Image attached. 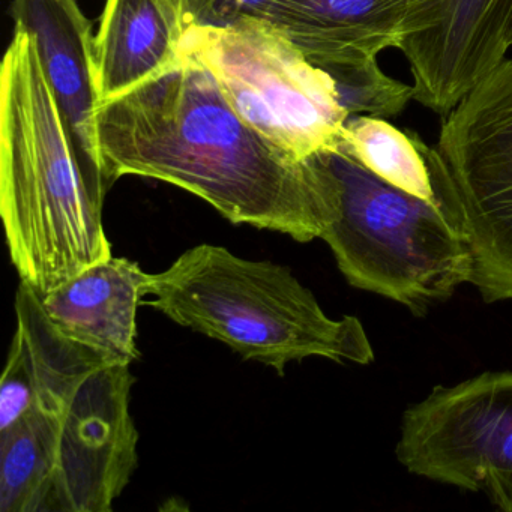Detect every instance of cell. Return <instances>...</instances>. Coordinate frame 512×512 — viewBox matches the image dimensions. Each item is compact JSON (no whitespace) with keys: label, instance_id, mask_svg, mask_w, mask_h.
<instances>
[{"label":"cell","instance_id":"1","mask_svg":"<svg viewBox=\"0 0 512 512\" xmlns=\"http://www.w3.org/2000/svg\"><path fill=\"white\" fill-rule=\"evenodd\" d=\"M0 383V511L109 512L136 472L131 365L65 337L20 283Z\"/></svg>","mask_w":512,"mask_h":512},{"label":"cell","instance_id":"2","mask_svg":"<svg viewBox=\"0 0 512 512\" xmlns=\"http://www.w3.org/2000/svg\"><path fill=\"white\" fill-rule=\"evenodd\" d=\"M110 187L122 176L169 182L236 226L320 239L332 215V178L319 154L298 160L247 124L211 74L182 59L97 110Z\"/></svg>","mask_w":512,"mask_h":512},{"label":"cell","instance_id":"3","mask_svg":"<svg viewBox=\"0 0 512 512\" xmlns=\"http://www.w3.org/2000/svg\"><path fill=\"white\" fill-rule=\"evenodd\" d=\"M109 190L77 149L34 37L16 26L0 68V215L11 262L40 298L112 257Z\"/></svg>","mask_w":512,"mask_h":512},{"label":"cell","instance_id":"4","mask_svg":"<svg viewBox=\"0 0 512 512\" xmlns=\"http://www.w3.org/2000/svg\"><path fill=\"white\" fill-rule=\"evenodd\" d=\"M148 302L172 322L214 338L245 361L274 368L323 358L370 365L373 346L355 316L332 319L286 266L200 244L149 274Z\"/></svg>","mask_w":512,"mask_h":512},{"label":"cell","instance_id":"5","mask_svg":"<svg viewBox=\"0 0 512 512\" xmlns=\"http://www.w3.org/2000/svg\"><path fill=\"white\" fill-rule=\"evenodd\" d=\"M320 155L332 176L320 239L350 286L421 317L470 283L469 245L442 203L392 187L341 149Z\"/></svg>","mask_w":512,"mask_h":512},{"label":"cell","instance_id":"6","mask_svg":"<svg viewBox=\"0 0 512 512\" xmlns=\"http://www.w3.org/2000/svg\"><path fill=\"white\" fill-rule=\"evenodd\" d=\"M182 52L199 62L232 109L298 160L337 151L347 115L334 79L265 17L191 25Z\"/></svg>","mask_w":512,"mask_h":512},{"label":"cell","instance_id":"7","mask_svg":"<svg viewBox=\"0 0 512 512\" xmlns=\"http://www.w3.org/2000/svg\"><path fill=\"white\" fill-rule=\"evenodd\" d=\"M421 146L437 199L469 245V284L487 304L512 301V59L443 116L436 145Z\"/></svg>","mask_w":512,"mask_h":512},{"label":"cell","instance_id":"8","mask_svg":"<svg viewBox=\"0 0 512 512\" xmlns=\"http://www.w3.org/2000/svg\"><path fill=\"white\" fill-rule=\"evenodd\" d=\"M395 455L412 475L512 512V371L433 388L404 410Z\"/></svg>","mask_w":512,"mask_h":512},{"label":"cell","instance_id":"9","mask_svg":"<svg viewBox=\"0 0 512 512\" xmlns=\"http://www.w3.org/2000/svg\"><path fill=\"white\" fill-rule=\"evenodd\" d=\"M398 50L415 101L446 116L512 50V0H407Z\"/></svg>","mask_w":512,"mask_h":512},{"label":"cell","instance_id":"10","mask_svg":"<svg viewBox=\"0 0 512 512\" xmlns=\"http://www.w3.org/2000/svg\"><path fill=\"white\" fill-rule=\"evenodd\" d=\"M16 26L31 32L86 167L104 179L97 140L92 25L77 0H14ZM109 184V182H107ZM110 187V184H109Z\"/></svg>","mask_w":512,"mask_h":512},{"label":"cell","instance_id":"11","mask_svg":"<svg viewBox=\"0 0 512 512\" xmlns=\"http://www.w3.org/2000/svg\"><path fill=\"white\" fill-rule=\"evenodd\" d=\"M148 278L139 263L112 256L83 269L41 302L65 337L115 364L131 365L139 359L137 310Z\"/></svg>","mask_w":512,"mask_h":512},{"label":"cell","instance_id":"12","mask_svg":"<svg viewBox=\"0 0 512 512\" xmlns=\"http://www.w3.org/2000/svg\"><path fill=\"white\" fill-rule=\"evenodd\" d=\"M406 16L407 0H272L265 19L326 70L398 49Z\"/></svg>","mask_w":512,"mask_h":512},{"label":"cell","instance_id":"13","mask_svg":"<svg viewBox=\"0 0 512 512\" xmlns=\"http://www.w3.org/2000/svg\"><path fill=\"white\" fill-rule=\"evenodd\" d=\"M184 32L170 0H106L92 44L98 107L178 64Z\"/></svg>","mask_w":512,"mask_h":512},{"label":"cell","instance_id":"14","mask_svg":"<svg viewBox=\"0 0 512 512\" xmlns=\"http://www.w3.org/2000/svg\"><path fill=\"white\" fill-rule=\"evenodd\" d=\"M422 139L413 131H401L388 119L349 116L340 149L398 190L428 202H439Z\"/></svg>","mask_w":512,"mask_h":512},{"label":"cell","instance_id":"15","mask_svg":"<svg viewBox=\"0 0 512 512\" xmlns=\"http://www.w3.org/2000/svg\"><path fill=\"white\" fill-rule=\"evenodd\" d=\"M334 79L340 103L347 115L397 118L415 100L413 85L386 74L377 59L326 68Z\"/></svg>","mask_w":512,"mask_h":512},{"label":"cell","instance_id":"16","mask_svg":"<svg viewBox=\"0 0 512 512\" xmlns=\"http://www.w3.org/2000/svg\"><path fill=\"white\" fill-rule=\"evenodd\" d=\"M185 29L191 25H226L242 17H265L272 0H170Z\"/></svg>","mask_w":512,"mask_h":512}]
</instances>
